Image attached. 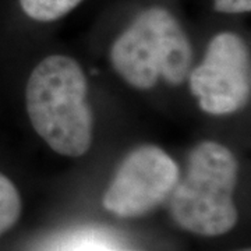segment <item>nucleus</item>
Wrapping results in <instances>:
<instances>
[{
  "label": "nucleus",
  "instance_id": "nucleus-7",
  "mask_svg": "<svg viewBox=\"0 0 251 251\" xmlns=\"http://www.w3.org/2000/svg\"><path fill=\"white\" fill-rule=\"evenodd\" d=\"M21 215V198L13 181L0 173V236L10 230Z\"/></svg>",
  "mask_w": 251,
  "mask_h": 251
},
{
  "label": "nucleus",
  "instance_id": "nucleus-3",
  "mask_svg": "<svg viewBox=\"0 0 251 251\" xmlns=\"http://www.w3.org/2000/svg\"><path fill=\"white\" fill-rule=\"evenodd\" d=\"M193 49L176 17L163 7L143 10L110 49V62L123 80L150 90L163 78L180 85L188 77Z\"/></svg>",
  "mask_w": 251,
  "mask_h": 251
},
{
  "label": "nucleus",
  "instance_id": "nucleus-10",
  "mask_svg": "<svg viewBox=\"0 0 251 251\" xmlns=\"http://www.w3.org/2000/svg\"><path fill=\"white\" fill-rule=\"evenodd\" d=\"M237 251H250L249 249H243V250H237Z\"/></svg>",
  "mask_w": 251,
  "mask_h": 251
},
{
  "label": "nucleus",
  "instance_id": "nucleus-5",
  "mask_svg": "<svg viewBox=\"0 0 251 251\" xmlns=\"http://www.w3.org/2000/svg\"><path fill=\"white\" fill-rule=\"evenodd\" d=\"M179 177V166L162 148L141 145L122 162L102 204L122 218L145 215L171 196Z\"/></svg>",
  "mask_w": 251,
  "mask_h": 251
},
{
  "label": "nucleus",
  "instance_id": "nucleus-6",
  "mask_svg": "<svg viewBox=\"0 0 251 251\" xmlns=\"http://www.w3.org/2000/svg\"><path fill=\"white\" fill-rule=\"evenodd\" d=\"M82 0H20V4L28 17L49 23L66 16Z\"/></svg>",
  "mask_w": 251,
  "mask_h": 251
},
{
  "label": "nucleus",
  "instance_id": "nucleus-2",
  "mask_svg": "<svg viewBox=\"0 0 251 251\" xmlns=\"http://www.w3.org/2000/svg\"><path fill=\"white\" fill-rule=\"evenodd\" d=\"M239 163L229 148L202 141L188 155L187 169L171 193L175 222L201 236L227 233L237 222L233 193Z\"/></svg>",
  "mask_w": 251,
  "mask_h": 251
},
{
  "label": "nucleus",
  "instance_id": "nucleus-4",
  "mask_svg": "<svg viewBox=\"0 0 251 251\" xmlns=\"http://www.w3.org/2000/svg\"><path fill=\"white\" fill-rule=\"evenodd\" d=\"M188 85L200 108L209 115H232L250 99L249 46L234 32H221L206 46L202 63L188 73Z\"/></svg>",
  "mask_w": 251,
  "mask_h": 251
},
{
  "label": "nucleus",
  "instance_id": "nucleus-8",
  "mask_svg": "<svg viewBox=\"0 0 251 251\" xmlns=\"http://www.w3.org/2000/svg\"><path fill=\"white\" fill-rule=\"evenodd\" d=\"M214 9L226 14L249 13L251 10V0H214Z\"/></svg>",
  "mask_w": 251,
  "mask_h": 251
},
{
  "label": "nucleus",
  "instance_id": "nucleus-1",
  "mask_svg": "<svg viewBox=\"0 0 251 251\" xmlns=\"http://www.w3.org/2000/svg\"><path fill=\"white\" fill-rule=\"evenodd\" d=\"M28 117L54 152L77 158L92 143L88 82L73 57L53 54L38 63L25 88Z\"/></svg>",
  "mask_w": 251,
  "mask_h": 251
},
{
  "label": "nucleus",
  "instance_id": "nucleus-9",
  "mask_svg": "<svg viewBox=\"0 0 251 251\" xmlns=\"http://www.w3.org/2000/svg\"><path fill=\"white\" fill-rule=\"evenodd\" d=\"M80 251H123V250H115V249H108V247H85L84 250H80Z\"/></svg>",
  "mask_w": 251,
  "mask_h": 251
}]
</instances>
